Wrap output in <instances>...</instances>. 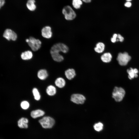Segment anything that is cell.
<instances>
[{
    "label": "cell",
    "instance_id": "cell-20",
    "mask_svg": "<svg viewBox=\"0 0 139 139\" xmlns=\"http://www.w3.org/2000/svg\"><path fill=\"white\" fill-rule=\"evenodd\" d=\"M55 85L60 88H63L66 84V82L63 78L59 77L56 79L55 81Z\"/></svg>",
    "mask_w": 139,
    "mask_h": 139
},
{
    "label": "cell",
    "instance_id": "cell-28",
    "mask_svg": "<svg viewBox=\"0 0 139 139\" xmlns=\"http://www.w3.org/2000/svg\"><path fill=\"white\" fill-rule=\"evenodd\" d=\"M125 6L127 7H130L131 6V3L129 2H127L125 4Z\"/></svg>",
    "mask_w": 139,
    "mask_h": 139
},
{
    "label": "cell",
    "instance_id": "cell-31",
    "mask_svg": "<svg viewBox=\"0 0 139 139\" xmlns=\"http://www.w3.org/2000/svg\"><path fill=\"white\" fill-rule=\"evenodd\" d=\"M25 41L27 43L29 41V39H27L25 40Z\"/></svg>",
    "mask_w": 139,
    "mask_h": 139
},
{
    "label": "cell",
    "instance_id": "cell-11",
    "mask_svg": "<svg viewBox=\"0 0 139 139\" xmlns=\"http://www.w3.org/2000/svg\"><path fill=\"white\" fill-rule=\"evenodd\" d=\"M127 71L128 74V77L130 80L135 77H137L138 76L137 74L138 72V71L136 68L133 69L132 68H130V69H127Z\"/></svg>",
    "mask_w": 139,
    "mask_h": 139
},
{
    "label": "cell",
    "instance_id": "cell-14",
    "mask_svg": "<svg viewBox=\"0 0 139 139\" xmlns=\"http://www.w3.org/2000/svg\"><path fill=\"white\" fill-rule=\"evenodd\" d=\"M112 56L111 54L107 52L103 53L101 56V59L103 62L107 63L111 62Z\"/></svg>",
    "mask_w": 139,
    "mask_h": 139
},
{
    "label": "cell",
    "instance_id": "cell-17",
    "mask_svg": "<svg viewBox=\"0 0 139 139\" xmlns=\"http://www.w3.org/2000/svg\"><path fill=\"white\" fill-rule=\"evenodd\" d=\"M45 112L40 109H37L32 111L31 112V116L33 118H36L43 116Z\"/></svg>",
    "mask_w": 139,
    "mask_h": 139
},
{
    "label": "cell",
    "instance_id": "cell-29",
    "mask_svg": "<svg viewBox=\"0 0 139 139\" xmlns=\"http://www.w3.org/2000/svg\"><path fill=\"white\" fill-rule=\"evenodd\" d=\"M5 0H0V9L4 5Z\"/></svg>",
    "mask_w": 139,
    "mask_h": 139
},
{
    "label": "cell",
    "instance_id": "cell-2",
    "mask_svg": "<svg viewBox=\"0 0 139 139\" xmlns=\"http://www.w3.org/2000/svg\"><path fill=\"white\" fill-rule=\"evenodd\" d=\"M68 50V47L65 44L62 43H58L55 44L52 46L50 53H59L60 52H62L66 53Z\"/></svg>",
    "mask_w": 139,
    "mask_h": 139
},
{
    "label": "cell",
    "instance_id": "cell-6",
    "mask_svg": "<svg viewBox=\"0 0 139 139\" xmlns=\"http://www.w3.org/2000/svg\"><path fill=\"white\" fill-rule=\"evenodd\" d=\"M131 59V57L126 52L119 53L117 59L119 64L121 66L126 65Z\"/></svg>",
    "mask_w": 139,
    "mask_h": 139
},
{
    "label": "cell",
    "instance_id": "cell-12",
    "mask_svg": "<svg viewBox=\"0 0 139 139\" xmlns=\"http://www.w3.org/2000/svg\"><path fill=\"white\" fill-rule=\"evenodd\" d=\"M33 54L32 52L28 50L22 52L21 55V59L24 60H28L31 59L32 58Z\"/></svg>",
    "mask_w": 139,
    "mask_h": 139
},
{
    "label": "cell",
    "instance_id": "cell-1",
    "mask_svg": "<svg viewBox=\"0 0 139 139\" xmlns=\"http://www.w3.org/2000/svg\"><path fill=\"white\" fill-rule=\"evenodd\" d=\"M125 94L124 90L122 88L115 86L112 93V97L116 102L121 101Z\"/></svg>",
    "mask_w": 139,
    "mask_h": 139
},
{
    "label": "cell",
    "instance_id": "cell-32",
    "mask_svg": "<svg viewBox=\"0 0 139 139\" xmlns=\"http://www.w3.org/2000/svg\"><path fill=\"white\" fill-rule=\"evenodd\" d=\"M128 2H129L130 1H131L132 0H126Z\"/></svg>",
    "mask_w": 139,
    "mask_h": 139
},
{
    "label": "cell",
    "instance_id": "cell-7",
    "mask_svg": "<svg viewBox=\"0 0 139 139\" xmlns=\"http://www.w3.org/2000/svg\"><path fill=\"white\" fill-rule=\"evenodd\" d=\"M86 98L83 95L80 93H74L71 97V101L77 104H83L86 100Z\"/></svg>",
    "mask_w": 139,
    "mask_h": 139
},
{
    "label": "cell",
    "instance_id": "cell-9",
    "mask_svg": "<svg viewBox=\"0 0 139 139\" xmlns=\"http://www.w3.org/2000/svg\"><path fill=\"white\" fill-rule=\"evenodd\" d=\"M41 34L45 38H50L53 35L51 27L49 26H46L43 27L41 30Z\"/></svg>",
    "mask_w": 139,
    "mask_h": 139
},
{
    "label": "cell",
    "instance_id": "cell-18",
    "mask_svg": "<svg viewBox=\"0 0 139 139\" xmlns=\"http://www.w3.org/2000/svg\"><path fill=\"white\" fill-rule=\"evenodd\" d=\"M51 57L53 60L57 62H60L64 59L63 56L60 53H50Z\"/></svg>",
    "mask_w": 139,
    "mask_h": 139
},
{
    "label": "cell",
    "instance_id": "cell-25",
    "mask_svg": "<svg viewBox=\"0 0 139 139\" xmlns=\"http://www.w3.org/2000/svg\"><path fill=\"white\" fill-rule=\"evenodd\" d=\"M21 108L23 109H27L29 107V104L27 101H22L20 104Z\"/></svg>",
    "mask_w": 139,
    "mask_h": 139
},
{
    "label": "cell",
    "instance_id": "cell-5",
    "mask_svg": "<svg viewBox=\"0 0 139 139\" xmlns=\"http://www.w3.org/2000/svg\"><path fill=\"white\" fill-rule=\"evenodd\" d=\"M27 43L32 51H36L40 48L42 42L40 40L32 37H30Z\"/></svg>",
    "mask_w": 139,
    "mask_h": 139
},
{
    "label": "cell",
    "instance_id": "cell-16",
    "mask_svg": "<svg viewBox=\"0 0 139 139\" xmlns=\"http://www.w3.org/2000/svg\"><path fill=\"white\" fill-rule=\"evenodd\" d=\"M105 48V44L102 42H99L96 44L94 49L96 52L98 53H101L103 52Z\"/></svg>",
    "mask_w": 139,
    "mask_h": 139
},
{
    "label": "cell",
    "instance_id": "cell-26",
    "mask_svg": "<svg viewBox=\"0 0 139 139\" xmlns=\"http://www.w3.org/2000/svg\"><path fill=\"white\" fill-rule=\"evenodd\" d=\"M117 36V34H114L112 36V37L111 39V41L112 43H115L116 41Z\"/></svg>",
    "mask_w": 139,
    "mask_h": 139
},
{
    "label": "cell",
    "instance_id": "cell-30",
    "mask_svg": "<svg viewBox=\"0 0 139 139\" xmlns=\"http://www.w3.org/2000/svg\"><path fill=\"white\" fill-rule=\"evenodd\" d=\"M82 1L85 3H89L90 2L91 0H82Z\"/></svg>",
    "mask_w": 139,
    "mask_h": 139
},
{
    "label": "cell",
    "instance_id": "cell-15",
    "mask_svg": "<svg viewBox=\"0 0 139 139\" xmlns=\"http://www.w3.org/2000/svg\"><path fill=\"white\" fill-rule=\"evenodd\" d=\"M35 3V0H28L26 4V7L29 11H34L36 10L37 8Z\"/></svg>",
    "mask_w": 139,
    "mask_h": 139
},
{
    "label": "cell",
    "instance_id": "cell-4",
    "mask_svg": "<svg viewBox=\"0 0 139 139\" xmlns=\"http://www.w3.org/2000/svg\"><path fill=\"white\" fill-rule=\"evenodd\" d=\"M39 121L42 127L45 128H52L55 123L54 119L49 116L44 117Z\"/></svg>",
    "mask_w": 139,
    "mask_h": 139
},
{
    "label": "cell",
    "instance_id": "cell-23",
    "mask_svg": "<svg viewBox=\"0 0 139 139\" xmlns=\"http://www.w3.org/2000/svg\"><path fill=\"white\" fill-rule=\"evenodd\" d=\"M82 4L81 0H73L72 5L73 7L76 9L79 8Z\"/></svg>",
    "mask_w": 139,
    "mask_h": 139
},
{
    "label": "cell",
    "instance_id": "cell-3",
    "mask_svg": "<svg viewBox=\"0 0 139 139\" xmlns=\"http://www.w3.org/2000/svg\"><path fill=\"white\" fill-rule=\"evenodd\" d=\"M62 12L65 19L66 20H72L76 17V14L75 12L69 6L67 5L64 7L63 8Z\"/></svg>",
    "mask_w": 139,
    "mask_h": 139
},
{
    "label": "cell",
    "instance_id": "cell-21",
    "mask_svg": "<svg viewBox=\"0 0 139 139\" xmlns=\"http://www.w3.org/2000/svg\"><path fill=\"white\" fill-rule=\"evenodd\" d=\"M56 88L52 85H50L48 86L46 90L47 94L50 96H53L56 93Z\"/></svg>",
    "mask_w": 139,
    "mask_h": 139
},
{
    "label": "cell",
    "instance_id": "cell-10",
    "mask_svg": "<svg viewBox=\"0 0 139 139\" xmlns=\"http://www.w3.org/2000/svg\"><path fill=\"white\" fill-rule=\"evenodd\" d=\"M65 74L66 78L71 80L73 79L76 75L75 70L73 68H69L65 71Z\"/></svg>",
    "mask_w": 139,
    "mask_h": 139
},
{
    "label": "cell",
    "instance_id": "cell-24",
    "mask_svg": "<svg viewBox=\"0 0 139 139\" xmlns=\"http://www.w3.org/2000/svg\"><path fill=\"white\" fill-rule=\"evenodd\" d=\"M34 99L37 100H39L40 99V95L38 90L36 88H34L32 91Z\"/></svg>",
    "mask_w": 139,
    "mask_h": 139
},
{
    "label": "cell",
    "instance_id": "cell-27",
    "mask_svg": "<svg viewBox=\"0 0 139 139\" xmlns=\"http://www.w3.org/2000/svg\"><path fill=\"white\" fill-rule=\"evenodd\" d=\"M124 40V38L120 34H117V41H119L120 42H123Z\"/></svg>",
    "mask_w": 139,
    "mask_h": 139
},
{
    "label": "cell",
    "instance_id": "cell-13",
    "mask_svg": "<svg viewBox=\"0 0 139 139\" xmlns=\"http://www.w3.org/2000/svg\"><path fill=\"white\" fill-rule=\"evenodd\" d=\"M28 120L27 118L22 117L18 120V125L21 128H26L28 127Z\"/></svg>",
    "mask_w": 139,
    "mask_h": 139
},
{
    "label": "cell",
    "instance_id": "cell-19",
    "mask_svg": "<svg viewBox=\"0 0 139 139\" xmlns=\"http://www.w3.org/2000/svg\"><path fill=\"white\" fill-rule=\"evenodd\" d=\"M37 76L38 78L41 80L46 79L48 76V74L47 71L45 69H41L38 72Z\"/></svg>",
    "mask_w": 139,
    "mask_h": 139
},
{
    "label": "cell",
    "instance_id": "cell-22",
    "mask_svg": "<svg viewBox=\"0 0 139 139\" xmlns=\"http://www.w3.org/2000/svg\"><path fill=\"white\" fill-rule=\"evenodd\" d=\"M103 124L102 122H99L95 123L93 126L94 130L97 132H100L103 130Z\"/></svg>",
    "mask_w": 139,
    "mask_h": 139
},
{
    "label": "cell",
    "instance_id": "cell-8",
    "mask_svg": "<svg viewBox=\"0 0 139 139\" xmlns=\"http://www.w3.org/2000/svg\"><path fill=\"white\" fill-rule=\"evenodd\" d=\"M3 37L8 40H12L13 41L16 40L17 38L16 33L12 30L7 29L4 31Z\"/></svg>",
    "mask_w": 139,
    "mask_h": 139
}]
</instances>
